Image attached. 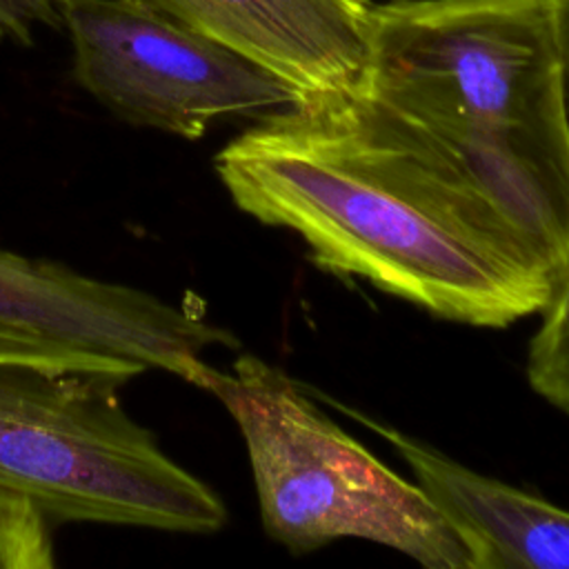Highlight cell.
Segmentation results:
<instances>
[{
    "label": "cell",
    "mask_w": 569,
    "mask_h": 569,
    "mask_svg": "<svg viewBox=\"0 0 569 569\" xmlns=\"http://www.w3.org/2000/svg\"><path fill=\"white\" fill-rule=\"evenodd\" d=\"M51 522L22 496L0 489V569H51Z\"/></svg>",
    "instance_id": "cell-10"
},
{
    "label": "cell",
    "mask_w": 569,
    "mask_h": 569,
    "mask_svg": "<svg viewBox=\"0 0 569 569\" xmlns=\"http://www.w3.org/2000/svg\"><path fill=\"white\" fill-rule=\"evenodd\" d=\"M0 325L93 353L133 360L202 387L204 351L238 338L144 289L0 247Z\"/></svg>",
    "instance_id": "cell-6"
},
{
    "label": "cell",
    "mask_w": 569,
    "mask_h": 569,
    "mask_svg": "<svg viewBox=\"0 0 569 569\" xmlns=\"http://www.w3.org/2000/svg\"><path fill=\"white\" fill-rule=\"evenodd\" d=\"M124 382L0 360V489L51 525L216 533L227 507L120 402Z\"/></svg>",
    "instance_id": "cell-4"
},
{
    "label": "cell",
    "mask_w": 569,
    "mask_h": 569,
    "mask_svg": "<svg viewBox=\"0 0 569 569\" xmlns=\"http://www.w3.org/2000/svg\"><path fill=\"white\" fill-rule=\"evenodd\" d=\"M293 89L300 102L356 93L371 0H149Z\"/></svg>",
    "instance_id": "cell-7"
},
{
    "label": "cell",
    "mask_w": 569,
    "mask_h": 569,
    "mask_svg": "<svg viewBox=\"0 0 569 569\" xmlns=\"http://www.w3.org/2000/svg\"><path fill=\"white\" fill-rule=\"evenodd\" d=\"M0 360H16V362H31V365H47L60 369H78L91 373L113 376L122 382L149 371L144 365L122 358H111L102 353H93L73 345L47 340L13 327L0 325Z\"/></svg>",
    "instance_id": "cell-11"
},
{
    "label": "cell",
    "mask_w": 569,
    "mask_h": 569,
    "mask_svg": "<svg viewBox=\"0 0 569 569\" xmlns=\"http://www.w3.org/2000/svg\"><path fill=\"white\" fill-rule=\"evenodd\" d=\"M213 169L242 213L293 231L318 269L442 320L500 329L538 313L569 258L540 213L362 91L258 118Z\"/></svg>",
    "instance_id": "cell-1"
},
{
    "label": "cell",
    "mask_w": 569,
    "mask_h": 569,
    "mask_svg": "<svg viewBox=\"0 0 569 569\" xmlns=\"http://www.w3.org/2000/svg\"><path fill=\"white\" fill-rule=\"evenodd\" d=\"M538 313L542 318L527 347V382L542 400L569 416V258Z\"/></svg>",
    "instance_id": "cell-9"
},
{
    "label": "cell",
    "mask_w": 569,
    "mask_h": 569,
    "mask_svg": "<svg viewBox=\"0 0 569 569\" xmlns=\"http://www.w3.org/2000/svg\"><path fill=\"white\" fill-rule=\"evenodd\" d=\"M73 78L116 118L184 140L262 118L298 93L149 0H60Z\"/></svg>",
    "instance_id": "cell-5"
},
{
    "label": "cell",
    "mask_w": 569,
    "mask_h": 569,
    "mask_svg": "<svg viewBox=\"0 0 569 569\" xmlns=\"http://www.w3.org/2000/svg\"><path fill=\"white\" fill-rule=\"evenodd\" d=\"M553 22H556V40H558L560 69H562L565 107L569 118V0H553Z\"/></svg>",
    "instance_id": "cell-13"
},
{
    "label": "cell",
    "mask_w": 569,
    "mask_h": 569,
    "mask_svg": "<svg viewBox=\"0 0 569 569\" xmlns=\"http://www.w3.org/2000/svg\"><path fill=\"white\" fill-rule=\"evenodd\" d=\"M338 409L385 438L407 462L467 549L469 569H569V509L469 469L351 407Z\"/></svg>",
    "instance_id": "cell-8"
},
{
    "label": "cell",
    "mask_w": 569,
    "mask_h": 569,
    "mask_svg": "<svg viewBox=\"0 0 569 569\" xmlns=\"http://www.w3.org/2000/svg\"><path fill=\"white\" fill-rule=\"evenodd\" d=\"M200 389L238 425L271 540L300 556L360 538L429 569H469L420 485L380 462L282 369L242 353L227 371L211 367Z\"/></svg>",
    "instance_id": "cell-3"
},
{
    "label": "cell",
    "mask_w": 569,
    "mask_h": 569,
    "mask_svg": "<svg viewBox=\"0 0 569 569\" xmlns=\"http://www.w3.org/2000/svg\"><path fill=\"white\" fill-rule=\"evenodd\" d=\"M60 22V0H0V42L31 44L38 27Z\"/></svg>",
    "instance_id": "cell-12"
},
{
    "label": "cell",
    "mask_w": 569,
    "mask_h": 569,
    "mask_svg": "<svg viewBox=\"0 0 569 569\" xmlns=\"http://www.w3.org/2000/svg\"><path fill=\"white\" fill-rule=\"evenodd\" d=\"M362 93L465 158L569 244V118L553 0H387Z\"/></svg>",
    "instance_id": "cell-2"
}]
</instances>
